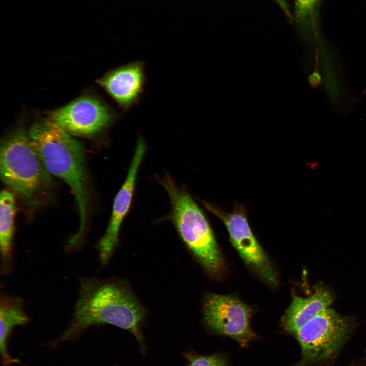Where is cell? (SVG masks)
Listing matches in <instances>:
<instances>
[{
    "label": "cell",
    "mask_w": 366,
    "mask_h": 366,
    "mask_svg": "<svg viewBox=\"0 0 366 366\" xmlns=\"http://www.w3.org/2000/svg\"><path fill=\"white\" fill-rule=\"evenodd\" d=\"M146 313L125 281L83 279L72 319L58 342L75 339L91 326L108 324L129 331L142 344Z\"/></svg>",
    "instance_id": "obj_1"
},
{
    "label": "cell",
    "mask_w": 366,
    "mask_h": 366,
    "mask_svg": "<svg viewBox=\"0 0 366 366\" xmlns=\"http://www.w3.org/2000/svg\"><path fill=\"white\" fill-rule=\"evenodd\" d=\"M33 145L48 172L68 184L77 203L79 226L67 248L81 247L85 232L89 182L84 151L81 144L49 119L38 121L28 131Z\"/></svg>",
    "instance_id": "obj_2"
},
{
    "label": "cell",
    "mask_w": 366,
    "mask_h": 366,
    "mask_svg": "<svg viewBox=\"0 0 366 366\" xmlns=\"http://www.w3.org/2000/svg\"><path fill=\"white\" fill-rule=\"evenodd\" d=\"M171 204L169 219L193 256L210 276L219 274L223 261L211 227L190 194L169 175L160 180Z\"/></svg>",
    "instance_id": "obj_3"
},
{
    "label": "cell",
    "mask_w": 366,
    "mask_h": 366,
    "mask_svg": "<svg viewBox=\"0 0 366 366\" xmlns=\"http://www.w3.org/2000/svg\"><path fill=\"white\" fill-rule=\"evenodd\" d=\"M0 176L6 185L33 203L47 196L53 183L28 133L21 129L12 132L1 143Z\"/></svg>",
    "instance_id": "obj_4"
},
{
    "label": "cell",
    "mask_w": 366,
    "mask_h": 366,
    "mask_svg": "<svg viewBox=\"0 0 366 366\" xmlns=\"http://www.w3.org/2000/svg\"><path fill=\"white\" fill-rule=\"evenodd\" d=\"M350 324L328 308L298 329L294 334L301 347V358L294 366L320 365L332 360L349 334Z\"/></svg>",
    "instance_id": "obj_5"
},
{
    "label": "cell",
    "mask_w": 366,
    "mask_h": 366,
    "mask_svg": "<svg viewBox=\"0 0 366 366\" xmlns=\"http://www.w3.org/2000/svg\"><path fill=\"white\" fill-rule=\"evenodd\" d=\"M203 313L210 329L231 338L242 346L256 337L250 327L252 309L235 297L209 294L204 299Z\"/></svg>",
    "instance_id": "obj_6"
},
{
    "label": "cell",
    "mask_w": 366,
    "mask_h": 366,
    "mask_svg": "<svg viewBox=\"0 0 366 366\" xmlns=\"http://www.w3.org/2000/svg\"><path fill=\"white\" fill-rule=\"evenodd\" d=\"M204 205L225 223L233 245L244 261L267 284L276 286V272L251 230L244 208L236 206L227 214L209 203L204 202Z\"/></svg>",
    "instance_id": "obj_7"
},
{
    "label": "cell",
    "mask_w": 366,
    "mask_h": 366,
    "mask_svg": "<svg viewBox=\"0 0 366 366\" xmlns=\"http://www.w3.org/2000/svg\"><path fill=\"white\" fill-rule=\"evenodd\" d=\"M48 118L72 136L90 137L107 128L114 115L102 102L83 97L51 111Z\"/></svg>",
    "instance_id": "obj_8"
},
{
    "label": "cell",
    "mask_w": 366,
    "mask_h": 366,
    "mask_svg": "<svg viewBox=\"0 0 366 366\" xmlns=\"http://www.w3.org/2000/svg\"><path fill=\"white\" fill-rule=\"evenodd\" d=\"M145 150V142L140 137L138 139L126 179L114 198L107 229L97 244L101 266L108 263L118 246L119 230L130 208L137 173Z\"/></svg>",
    "instance_id": "obj_9"
},
{
    "label": "cell",
    "mask_w": 366,
    "mask_h": 366,
    "mask_svg": "<svg viewBox=\"0 0 366 366\" xmlns=\"http://www.w3.org/2000/svg\"><path fill=\"white\" fill-rule=\"evenodd\" d=\"M98 83L127 112L138 104L144 93L146 83L144 64L135 61L121 66L107 73Z\"/></svg>",
    "instance_id": "obj_10"
},
{
    "label": "cell",
    "mask_w": 366,
    "mask_h": 366,
    "mask_svg": "<svg viewBox=\"0 0 366 366\" xmlns=\"http://www.w3.org/2000/svg\"><path fill=\"white\" fill-rule=\"evenodd\" d=\"M332 301L330 293L320 289L307 298L294 296L289 307L282 318L286 331L294 333L303 325L329 308Z\"/></svg>",
    "instance_id": "obj_11"
},
{
    "label": "cell",
    "mask_w": 366,
    "mask_h": 366,
    "mask_svg": "<svg viewBox=\"0 0 366 366\" xmlns=\"http://www.w3.org/2000/svg\"><path fill=\"white\" fill-rule=\"evenodd\" d=\"M29 321L20 297L1 293L0 301V350L2 366H10L18 362L8 352V338L14 327Z\"/></svg>",
    "instance_id": "obj_12"
},
{
    "label": "cell",
    "mask_w": 366,
    "mask_h": 366,
    "mask_svg": "<svg viewBox=\"0 0 366 366\" xmlns=\"http://www.w3.org/2000/svg\"><path fill=\"white\" fill-rule=\"evenodd\" d=\"M16 211L13 194L9 191H2L0 194V250L1 272H11L13 264V236Z\"/></svg>",
    "instance_id": "obj_13"
},
{
    "label": "cell",
    "mask_w": 366,
    "mask_h": 366,
    "mask_svg": "<svg viewBox=\"0 0 366 366\" xmlns=\"http://www.w3.org/2000/svg\"><path fill=\"white\" fill-rule=\"evenodd\" d=\"M319 0H295V13L300 22L316 30V14Z\"/></svg>",
    "instance_id": "obj_14"
},
{
    "label": "cell",
    "mask_w": 366,
    "mask_h": 366,
    "mask_svg": "<svg viewBox=\"0 0 366 366\" xmlns=\"http://www.w3.org/2000/svg\"><path fill=\"white\" fill-rule=\"evenodd\" d=\"M188 366H227L225 358L218 354L201 356L193 354H186Z\"/></svg>",
    "instance_id": "obj_15"
},
{
    "label": "cell",
    "mask_w": 366,
    "mask_h": 366,
    "mask_svg": "<svg viewBox=\"0 0 366 366\" xmlns=\"http://www.w3.org/2000/svg\"><path fill=\"white\" fill-rule=\"evenodd\" d=\"M281 8L285 12V14L290 16V13L289 10L286 0H274Z\"/></svg>",
    "instance_id": "obj_16"
},
{
    "label": "cell",
    "mask_w": 366,
    "mask_h": 366,
    "mask_svg": "<svg viewBox=\"0 0 366 366\" xmlns=\"http://www.w3.org/2000/svg\"><path fill=\"white\" fill-rule=\"evenodd\" d=\"M365 92H366V90H365Z\"/></svg>",
    "instance_id": "obj_17"
},
{
    "label": "cell",
    "mask_w": 366,
    "mask_h": 366,
    "mask_svg": "<svg viewBox=\"0 0 366 366\" xmlns=\"http://www.w3.org/2000/svg\"><path fill=\"white\" fill-rule=\"evenodd\" d=\"M365 366H366V365H365Z\"/></svg>",
    "instance_id": "obj_18"
}]
</instances>
